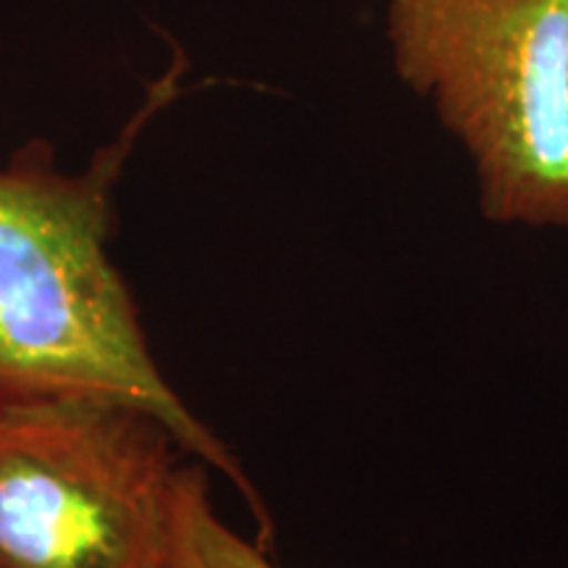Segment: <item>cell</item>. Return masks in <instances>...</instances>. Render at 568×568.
Masks as SVG:
<instances>
[{
	"mask_svg": "<svg viewBox=\"0 0 568 568\" xmlns=\"http://www.w3.org/2000/svg\"><path fill=\"white\" fill-rule=\"evenodd\" d=\"M387 40L471 161L481 216L568 230V0H389Z\"/></svg>",
	"mask_w": 568,
	"mask_h": 568,
	"instance_id": "obj_2",
	"label": "cell"
},
{
	"mask_svg": "<svg viewBox=\"0 0 568 568\" xmlns=\"http://www.w3.org/2000/svg\"><path fill=\"white\" fill-rule=\"evenodd\" d=\"M176 61L84 174L59 172L45 142L0 169V406L34 397L101 395L159 416L182 450L222 471L251 503L261 545L272 518L222 439L155 364L138 305L109 255L113 187L155 111L174 101Z\"/></svg>",
	"mask_w": 568,
	"mask_h": 568,
	"instance_id": "obj_1",
	"label": "cell"
},
{
	"mask_svg": "<svg viewBox=\"0 0 568 568\" xmlns=\"http://www.w3.org/2000/svg\"><path fill=\"white\" fill-rule=\"evenodd\" d=\"M166 568H280L264 545L240 537L213 508L205 464L176 468Z\"/></svg>",
	"mask_w": 568,
	"mask_h": 568,
	"instance_id": "obj_4",
	"label": "cell"
},
{
	"mask_svg": "<svg viewBox=\"0 0 568 568\" xmlns=\"http://www.w3.org/2000/svg\"><path fill=\"white\" fill-rule=\"evenodd\" d=\"M174 447L116 397L3 403L0 568H166Z\"/></svg>",
	"mask_w": 568,
	"mask_h": 568,
	"instance_id": "obj_3",
	"label": "cell"
}]
</instances>
